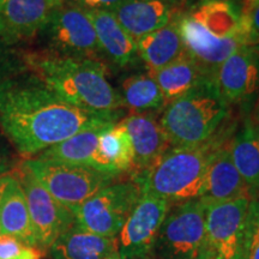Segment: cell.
Segmentation results:
<instances>
[{
  "mask_svg": "<svg viewBox=\"0 0 259 259\" xmlns=\"http://www.w3.org/2000/svg\"><path fill=\"white\" fill-rule=\"evenodd\" d=\"M121 115V111L93 112L71 105L30 71L0 83V128L24 157L85 128L115 124Z\"/></svg>",
  "mask_w": 259,
  "mask_h": 259,
  "instance_id": "obj_1",
  "label": "cell"
},
{
  "mask_svg": "<svg viewBox=\"0 0 259 259\" xmlns=\"http://www.w3.org/2000/svg\"><path fill=\"white\" fill-rule=\"evenodd\" d=\"M25 63L30 72L52 92L71 105L93 112H120V93L107 79V66L99 59L28 53Z\"/></svg>",
  "mask_w": 259,
  "mask_h": 259,
  "instance_id": "obj_2",
  "label": "cell"
},
{
  "mask_svg": "<svg viewBox=\"0 0 259 259\" xmlns=\"http://www.w3.org/2000/svg\"><path fill=\"white\" fill-rule=\"evenodd\" d=\"M228 115L229 103L215 80L205 78L167 103L158 121L171 147H192L209 142Z\"/></svg>",
  "mask_w": 259,
  "mask_h": 259,
  "instance_id": "obj_3",
  "label": "cell"
},
{
  "mask_svg": "<svg viewBox=\"0 0 259 259\" xmlns=\"http://www.w3.org/2000/svg\"><path fill=\"white\" fill-rule=\"evenodd\" d=\"M220 139L192 147H170L149 169L132 179L142 192L161 197L171 205L199 198L210 157Z\"/></svg>",
  "mask_w": 259,
  "mask_h": 259,
  "instance_id": "obj_4",
  "label": "cell"
},
{
  "mask_svg": "<svg viewBox=\"0 0 259 259\" xmlns=\"http://www.w3.org/2000/svg\"><path fill=\"white\" fill-rule=\"evenodd\" d=\"M25 163L41 185L71 211L119 178L93 167L36 157L28 158Z\"/></svg>",
  "mask_w": 259,
  "mask_h": 259,
  "instance_id": "obj_5",
  "label": "cell"
},
{
  "mask_svg": "<svg viewBox=\"0 0 259 259\" xmlns=\"http://www.w3.org/2000/svg\"><path fill=\"white\" fill-rule=\"evenodd\" d=\"M206 206L199 198L169 209L155 242V259H197L205 240Z\"/></svg>",
  "mask_w": 259,
  "mask_h": 259,
  "instance_id": "obj_6",
  "label": "cell"
},
{
  "mask_svg": "<svg viewBox=\"0 0 259 259\" xmlns=\"http://www.w3.org/2000/svg\"><path fill=\"white\" fill-rule=\"evenodd\" d=\"M141 196V186L134 179L119 181L103 187L72 212L87 231L113 238L121 231Z\"/></svg>",
  "mask_w": 259,
  "mask_h": 259,
  "instance_id": "obj_7",
  "label": "cell"
},
{
  "mask_svg": "<svg viewBox=\"0 0 259 259\" xmlns=\"http://www.w3.org/2000/svg\"><path fill=\"white\" fill-rule=\"evenodd\" d=\"M46 53L64 57L99 59L102 51L88 14L72 2H66L52 15L37 35Z\"/></svg>",
  "mask_w": 259,
  "mask_h": 259,
  "instance_id": "obj_8",
  "label": "cell"
},
{
  "mask_svg": "<svg viewBox=\"0 0 259 259\" xmlns=\"http://www.w3.org/2000/svg\"><path fill=\"white\" fill-rule=\"evenodd\" d=\"M15 173L23 187L37 248L48 252L57 239L76 221L73 212L41 185L25 161Z\"/></svg>",
  "mask_w": 259,
  "mask_h": 259,
  "instance_id": "obj_9",
  "label": "cell"
},
{
  "mask_svg": "<svg viewBox=\"0 0 259 259\" xmlns=\"http://www.w3.org/2000/svg\"><path fill=\"white\" fill-rule=\"evenodd\" d=\"M171 206L161 197L142 192L116 238L121 259H144L153 255L158 232Z\"/></svg>",
  "mask_w": 259,
  "mask_h": 259,
  "instance_id": "obj_10",
  "label": "cell"
},
{
  "mask_svg": "<svg viewBox=\"0 0 259 259\" xmlns=\"http://www.w3.org/2000/svg\"><path fill=\"white\" fill-rule=\"evenodd\" d=\"M252 197L206 204L205 244L216 259H239L242 225Z\"/></svg>",
  "mask_w": 259,
  "mask_h": 259,
  "instance_id": "obj_11",
  "label": "cell"
},
{
  "mask_svg": "<svg viewBox=\"0 0 259 259\" xmlns=\"http://www.w3.org/2000/svg\"><path fill=\"white\" fill-rule=\"evenodd\" d=\"M179 27L185 52L210 78H215L219 67L238 48L247 46L245 35L232 37L215 36L187 12H180Z\"/></svg>",
  "mask_w": 259,
  "mask_h": 259,
  "instance_id": "obj_12",
  "label": "cell"
},
{
  "mask_svg": "<svg viewBox=\"0 0 259 259\" xmlns=\"http://www.w3.org/2000/svg\"><path fill=\"white\" fill-rule=\"evenodd\" d=\"M65 0H0V38L18 46L37 37Z\"/></svg>",
  "mask_w": 259,
  "mask_h": 259,
  "instance_id": "obj_13",
  "label": "cell"
},
{
  "mask_svg": "<svg viewBox=\"0 0 259 259\" xmlns=\"http://www.w3.org/2000/svg\"><path fill=\"white\" fill-rule=\"evenodd\" d=\"M216 85L228 103H247L259 92V46H241L219 67Z\"/></svg>",
  "mask_w": 259,
  "mask_h": 259,
  "instance_id": "obj_14",
  "label": "cell"
},
{
  "mask_svg": "<svg viewBox=\"0 0 259 259\" xmlns=\"http://www.w3.org/2000/svg\"><path fill=\"white\" fill-rule=\"evenodd\" d=\"M231 138L223 137L210 157L199 199L205 204L226 202L254 194L242 179L231 154Z\"/></svg>",
  "mask_w": 259,
  "mask_h": 259,
  "instance_id": "obj_15",
  "label": "cell"
},
{
  "mask_svg": "<svg viewBox=\"0 0 259 259\" xmlns=\"http://www.w3.org/2000/svg\"><path fill=\"white\" fill-rule=\"evenodd\" d=\"M119 121L127 130L134 145L132 178L149 169L171 147L153 113H131Z\"/></svg>",
  "mask_w": 259,
  "mask_h": 259,
  "instance_id": "obj_16",
  "label": "cell"
},
{
  "mask_svg": "<svg viewBox=\"0 0 259 259\" xmlns=\"http://www.w3.org/2000/svg\"><path fill=\"white\" fill-rule=\"evenodd\" d=\"M109 11L136 41L167 25L180 12L166 0H122Z\"/></svg>",
  "mask_w": 259,
  "mask_h": 259,
  "instance_id": "obj_17",
  "label": "cell"
},
{
  "mask_svg": "<svg viewBox=\"0 0 259 259\" xmlns=\"http://www.w3.org/2000/svg\"><path fill=\"white\" fill-rule=\"evenodd\" d=\"M53 259H109L118 254L116 236L97 235L74 221L48 250Z\"/></svg>",
  "mask_w": 259,
  "mask_h": 259,
  "instance_id": "obj_18",
  "label": "cell"
},
{
  "mask_svg": "<svg viewBox=\"0 0 259 259\" xmlns=\"http://www.w3.org/2000/svg\"><path fill=\"white\" fill-rule=\"evenodd\" d=\"M0 229L3 235L14 236L25 245L37 247L23 187L15 171L6 174L0 199Z\"/></svg>",
  "mask_w": 259,
  "mask_h": 259,
  "instance_id": "obj_19",
  "label": "cell"
},
{
  "mask_svg": "<svg viewBox=\"0 0 259 259\" xmlns=\"http://www.w3.org/2000/svg\"><path fill=\"white\" fill-rule=\"evenodd\" d=\"M134 145L120 121L107 126L99 137L90 167L120 177L134 170Z\"/></svg>",
  "mask_w": 259,
  "mask_h": 259,
  "instance_id": "obj_20",
  "label": "cell"
},
{
  "mask_svg": "<svg viewBox=\"0 0 259 259\" xmlns=\"http://www.w3.org/2000/svg\"><path fill=\"white\" fill-rule=\"evenodd\" d=\"M95 29L103 54L120 67L135 63L138 56L137 42L109 10H85Z\"/></svg>",
  "mask_w": 259,
  "mask_h": 259,
  "instance_id": "obj_21",
  "label": "cell"
},
{
  "mask_svg": "<svg viewBox=\"0 0 259 259\" xmlns=\"http://www.w3.org/2000/svg\"><path fill=\"white\" fill-rule=\"evenodd\" d=\"M179 15L180 12H178L167 25L136 41L138 56L147 65L149 73L167 66L185 53L179 27Z\"/></svg>",
  "mask_w": 259,
  "mask_h": 259,
  "instance_id": "obj_22",
  "label": "cell"
},
{
  "mask_svg": "<svg viewBox=\"0 0 259 259\" xmlns=\"http://www.w3.org/2000/svg\"><path fill=\"white\" fill-rule=\"evenodd\" d=\"M187 14L215 36L232 37L245 35L247 41L240 10L234 0L232 2L200 0L198 4L187 11Z\"/></svg>",
  "mask_w": 259,
  "mask_h": 259,
  "instance_id": "obj_23",
  "label": "cell"
},
{
  "mask_svg": "<svg viewBox=\"0 0 259 259\" xmlns=\"http://www.w3.org/2000/svg\"><path fill=\"white\" fill-rule=\"evenodd\" d=\"M233 162L242 179L254 193L259 192V130L253 119L246 118L231 138Z\"/></svg>",
  "mask_w": 259,
  "mask_h": 259,
  "instance_id": "obj_24",
  "label": "cell"
},
{
  "mask_svg": "<svg viewBox=\"0 0 259 259\" xmlns=\"http://www.w3.org/2000/svg\"><path fill=\"white\" fill-rule=\"evenodd\" d=\"M149 74L156 80L167 103L183 96L203 79L210 78L186 52L173 63Z\"/></svg>",
  "mask_w": 259,
  "mask_h": 259,
  "instance_id": "obj_25",
  "label": "cell"
},
{
  "mask_svg": "<svg viewBox=\"0 0 259 259\" xmlns=\"http://www.w3.org/2000/svg\"><path fill=\"white\" fill-rule=\"evenodd\" d=\"M109 125L83 130L72 137L65 139L61 143L41 151L34 157L40 158V160L57 161L63 162V163L90 167V161L95 153L100 135Z\"/></svg>",
  "mask_w": 259,
  "mask_h": 259,
  "instance_id": "obj_26",
  "label": "cell"
},
{
  "mask_svg": "<svg viewBox=\"0 0 259 259\" xmlns=\"http://www.w3.org/2000/svg\"><path fill=\"white\" fill-rule=\"evenodd\" d=\"M120 95L124 106L134 113L156 111L167 105L160 87L149 73L134 74L124 79Z\"/></svg>",
  "mask_w": 259,
  "mask_h": 259,
  "instance_id": "obj_27",
  "label": "cell"
},
{
  "mask_svg": "<svg viewBox=\"0 0 259 259\" xmlns=\"http://www.w3.org/2000/svg\"><path fill=\"white\" fill-rule=\"evenodd\" d=\"M239 259H259V192L252 196L242 225Z\"/></svg>",
  "mask_w": 259,
  "mask_h": 259,
  "instance_id": "obj_28",
  "label": "cell"
},
{
  "mask_svg": "<svg viewBox=\"0 0 259 259\" xmlns=\"http://www.w3.org/2000/svg\"><path fill=\"white\" fill-rule=\"evenodd\" d=\"M29 71L25 54L0 38V83Z\"/></svg>",
  "mask_w": 259,
  "mask_h": 259,
  "instance_id": "obj_29",
  "label": "cell"
},
{
  "mask_svg": "<svg viewBox=\"0 0 259 259\" xmlns=\"http://www.w3.org/2000/svg\"><path fill=\"white\" fill-rule=\"evenodd\" d=\"M42 252L10 235H0V259H41Z\"/></svg>",
  "mask_w": 259,
  "mask_h": 259,
  "instance_id": "obj_30",
  "label": "cell"
},
{
  "mask_svg": "<svg viewBox=\"0 0 259 259\" xmlns=\"http://www.w3.org/2000/svg\"><path fill=\"white\" fill-rule=\"evenodd\" d=\"M248 46H259V3L247 16H241Z\"/></svg>",
  "mask_w": 259,
  "mask_h": 259,
  "instance_id": "obj_31",
  "label": "cell"
},
{
  "mask_svg": "<svg viewBox=\"0 0 259 259\" xmlns=\"http://www.w3.org/2000/svg\"><path fill=\"white\" fill-rule=\"evenodd\" d=\"M84 10H109L122 0H71Z\"/></svg>",
  "mask_w": 259,
  "mask_h": 259,
  "instance_id": "obj_32",
  "label": "cell"
},
{
  "mask_svg": "<svg viewBox=\"0 0 259 259\" xmlns=\"http://www.w3.org/2000/svg\"><path fill=\"white\" fill-rule=\"evenodd\" d=\"M234 2L240 10L241 16H247L251 10L258 4L259 0H234Z\"/></svg>",
  "mask_w": 259,
  "mask_h": 259,
  "instance_id": "obj_33",
  "label": "cell"
},
{
  "mask_svg": "<svg viewBox=\"0 0 259 259\" xmlns=\"http://www.w3.org/2000/svg\"><path fill=\"white\" fill-rule=\"evenodd\" d=\"M197 259H216V258H215V255H213L212 252L210 251V248L208 247V246L204 244L202 250H200V252H199L198 258Z\"/></svg>",
  "mask_w": 259,
  "mask_h": 259,
  "instance_id": "obj_34",
  "label": "cell"
},
{
  "mask_svg": "<svg viewBox=\"0 0 259 259\" xmlns=\"http://www.w3.org/2000/svg\"><path fill=\"white\" fill-rule=\"evenodd\" d=\"M6 168H8V163H6V160L4 157V155L2 154V151H0V178L3 176H5V171H6Z\"/></svg>",
  "mask_w": 259,
  "mask_h": 259,
  "instance_id": "obj_35",
  "label": "cell"
},
{
  "mask_svg": "<svg viewBox=\"0 0 259 259\" xmlns=\"http://www.w3.org/2000/svg\"><path fill=\"white\" fill-rule=\"evenodd\" d=\"M8 174V173H6ZM6 174L0 178V199H2V194H3V190H4L5 186V179H6ZM0 235H2V229H0Z\"/></svg>",
  "mask_w": 259,
  "mask_h": 259,
  "instance_id": "obj_36",
  "label": "cell"
},
{
  "mask_svg": "<svg viewBox=\"0 0 259 259\" xmlns=\"http://www.w3.org/2000/svg\"><path fill=\"white\" fill-rule=\"evenodd\" d=\"M166 2H169L170 4H173L174 6H177V8H180L181 5L185 4L186 0H166Z\"/></svg>",
  "mask_w": 259,
  "mask_h": 259,
  "instance_id": "obj_37",
  "label": "cell"
},
{
  "mask_svg": "<svg viewBox=\"0 0 259 259\" xmlns=\"http://www.w3.org/2000/svg\"><path fill=\"white\" fill-rule=\"evenodd\" d=\"M255 126H257L259 130V102L257 105V108H255V113H254V119H253Z\"/></svg>",
  "mask_w": 259,
  "mask_h": 259,
  "instance_id": "obj_38",
  "label": "cell"
},
{
  "mask_svg": "<svg viewBox=\"0 0 259 259\" xmlns=\"http://www.w3.org/2000/svg\"><path fill=\"white\" fill-rule=\"evenodd\" d=\"M109 259H121V258H120V255H119V253H118V254L113 255V257H111Z\"/></svg>",
  "mask_w": 259,
  "mask_h": 259,
  "instance_id": "obj_39",
  "label": "cell"
},
{
  "mask_svg": "<svg viewBox=\"0 0 259 259\" xmlns=\"http://www.w3.org/2000/svg\"><path fill=\"white\" fill-rule=\"evenodd\" d=\"M144 259H155L153 255H150V257H147V258H144Z\"/></svg>",
  "mask_w": 259,
  "mask_h": 259,
  "instance_id": "obj_40",
  "label": "cell"
},
{
  "mask_svg": "<svg viewBox=\"0 0 259 259\" xmlns=\"http://www.w3.org/2000/svg\"><path fill=\"white\" fill-rule=\"evenodd\" d=\"M218 2H232V0H218Z\"/></svg>",
  "mask_w": 259,
  "mask_h": 259,
  "instance_id": "obj_41",
  "label": "cell"
}]
</instances>
